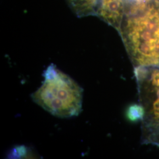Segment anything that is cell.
<instances>
[{"instance_id":"cell-1","label":"cell","mask_w":159,"mask_h":159,"mask_svg":"<svg viewBox=\"0 0 159 159\" xmlns=\"http://www.w3.org/2000/svg\"><path fill=\"white\" fill-rule=\"evenodd\" d=\"M118 32L134 68L159 67V0H125Z\"/></svg>"},{"instance_id":"cell-3","label":"cell","mask_w":159,"mask_h":159,"mask_svg":"<svg viewBox=\"0 0 159 159\" xmlns=\"http://www.w3.org/2000/svg\"><path fill=\"white\" fill-rule=\"evenodd\" d=\"M142 107V140L159 127V67L134 68Z\"/></svg>"},{"instance_id":"cell-7","label":"cell","mask_w":159,"mask_h":159,"mask_svg":"<svg viewBox=\"0 0 159 159\" xmlns=\"http://www.w3.org/2000/svg\"><path fill=\"white\" fill-rule=\"evenodd\" d=\"M142 141L144 144H152L159 148V127Z\"/></svg>"},{"instance_id":"cell-5","label":"cell","mask_w":159,"mask_h":159,"mask_svg":"<svg viewBox=\"0 0 159 159\" xmlns=\"http://www.w3.org/2000/svg\"><path fill=\"white\" fill-rule=\"evenodd\" d=\"M68 6L79 17L96 16L99 0H66Z\"/></svg>"},{"instance_id":"cell-2","label":"cell","mask_w":159,"mask_h":159,"mask_svg":"<svg viewBox=\"0 0 159 159\" xmlns=\"http://www.w3.org/2000/svg\"><path fill=\"white\" fill-rule=\"evenodd\" d=\"M43 76L42 85L31 94L33 101L57 117L77 116L82 110L83 89L53 64Z\"/></svg>"},{"instance_id":"cell-8","label":"cell","mask_w":159,"mask_h":159,"mask_svg":"<svg viewBox=\"0 0 159 159\" xmlns=\"http://www.w3.org/2000/svg\"><path fill=\"white\" fill-rule=\"evenodd\" d=\"M129 1H139V0H129Z\"/></svg>"},{"instance_id":"cell-4","label":"cell","mask_w":159,"mask_h":159,"mask_svg":"<svg viewBox=\"0 0 159 159\" xmlns=\"http://www.w3.org/2000/svg\"><path fill=\"white\" fill-rule=\"evenodd\" d=\"M125 12V0H99L96 16L119 30Z\"/></svg>"},{"instance_id":"cell-6","label":"cell","mask_w":159,"mask_h":159,"mask_svg":"<svg viewBox=\"0 0 159 159\" xmlns=\"http://www.w3.org/2000/svg\"><path fill=\"white\" fill-rule=\"evenodd\" d=\"M143 109L141 106L134 105L130 106L127 112L128 119L131 121H136L137 120L142 119Z\"/></svg>"}]
</instances>
